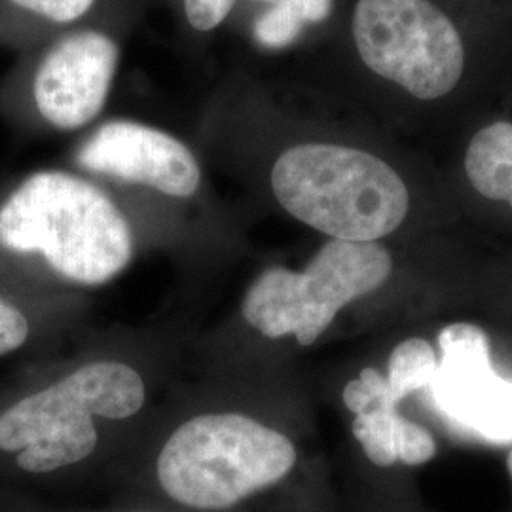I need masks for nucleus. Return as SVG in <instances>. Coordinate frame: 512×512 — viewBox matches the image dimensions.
<instances>
[{
	"instance_id": "nucleus-5",
	"label": "nucleus",
	"mask_w": 512,
	"mask_h": 512,
	"mask_svg": "<svg viewBox=\"0 0 512 512\" xmlns=\"http://www.w3.org/2000/svg\"><path fill=\"white\" fill-rule=\"evenodd\" d=\"M141 374L124 363L80 366L65 380L21 399L0 416V450L19 452L27 473H50L92 456L93 418L126 420L145 404Z\"/></svg>"
},
{
	"instance_id": "nucleus-9",
	"label": "nucleus",
	"mask_w": 512,
	"mask_h": 512,
	"mask_svg": "<svg viewBox=\"0 0 512 512\" xmlns=\"http://www.w3.org/2000/svg\"><path fill=\"white\" fill-rule=\"evenodd\" d=\"M118 44L101 31H80L59 40L35 76L38 110L59 129L84 128L99 116L109 97Z\"/></svg>"
},
{
	"instance_id": "nucleus-12",
	"label": "nucleus",
	"mask_w": 512,
	"mask_h": 512,
	"mask_svg": "<svg viewBox=\"0 0 512 512\" xmlns=\"http://www.w3.org/2000/svg\"><path fill=\"white\" fill-rule=\"evenodd\" d=\"M437 353L423 338H408L393 349L387 363V393L397 404L421 387H429L437 370Z\"/></svg>"
},
{
	"instance_id": "nucleus-11",
	"label": "nucleus",
	"mask_w": 512,
	"mask_h": 512,
	"mask_svg": "<svg viewBox=\"0 0 512 512\" xmlns=\"http://www.w3.org/2000/svg\"><path fill=\"white\" fill-rule=\"evenodd\" d=\"M463 171L476 194L512 209V118L495 116L471 135Z\"/></svg>"
},
{
	"instance_id": "nucleus-2",
	"label": "nucleus",
	"mask_w": 512,
	"mask_h": 512,
	"mask_svg": "<svg viewBox=\"0 0 512 512\" xmlns=\"http://www.w3.org/2000/svg\"><path fill=\"white\" fill-rule=\"evenodd\" d=\"M277 203L313 230L342 241H380L410 213L403 175L376 152L332 141L285 148L272 167Z\"/></svg>"
},
{
	"instance_id": "nucleus-10",
	"label": "nucleus",
	"mask_w": 512,
	"mask_h": 512,
	"mask_svg": "<svg viewBox=\"0 0 512 512\" xmlns=\"http://www.w3.org/2000/svg\"><path fill=\"white\" fill-rule=\"evenodd\" d=\"M359 380L372 395V403L353 420V435L366 458L378 467H391L397 461L423 465L433 458L437 446L431 433L399 414L397 404L389 399L384 376L368 366L361 370Z\"/></svg>"
},
{
	"instance_id": "nucleus-13",
	"label": "nucleus",
	"mask_w": 512,
	"mask_h": 512,
	"mask_svg": "<svg viewBox=\"0 0 512 512\" xmlns=\"http://www.w3.org/2000/svg\"><path fill=\"white\" fill-rule=\"evenodd\" d=\"M308 25L300 0H275L260 14L253 27L255 40L268 50H281L294 44Z\"/></svg>"
},
{
	"instance_id": "nucleus-18",
	"label": "nucleus",
	"mask_w": 512,
	"mask_h": 512,
	"mask_svg": "<svg viewBox=\"0 0 512 512\" xmlns=\"http://www.w3.org/2000/svg\"><path fill=\"white\" fill-rule=\"evenodd\" d=\"M507 467H509V473H511L512 476V452L511 456H509V459H507Z\"/></svg>"
},
{
	"instance_id": "nucleus-17",
	"label": "nucleus",
	"mask_w": 512,
	"mask_h": 512,
	"mask_svg": "<svg viewBox=\"0 0 512 512\" xmlns=\"http://www.w3.org/2000/svg\"><path fill=\"white\" fill-rule=\"evenodd\" d=\"M308 23H321L330 18L334 0H300Z\"/></svg>"
},
{
	"instance_id": "nucleus-15",
	"label": "nucleus",
	"mask_w": 512,
	"mask_h": 512,
	"mask_svg": "<svg viewBox=\"0 0 512 512\" xmlns=\"http://www.w3.org/2000/svg\"><path fill=\"white\" fill-rule=\"evenodd\" d=\"M184 14L196 31H213L230 16L238 0H183Z\"/></svg>"
},
{
	"instance_id": "nucleus-8",
	"label": "nucleus",
	"mask_w": 512,
	"mask_h": 512,
	"mask_svg": "<svg viewBox=\"0 0 512 512\" xmlns=\"http://www.w3.org/2000/svg\"><path fill=\"white\" fill-rule=\"evenodd\" d=\"M80 167L171 198H192L202 169L190 148L162 129L131 120L107 122L78 150Z\"/></svg>"
},
{
	"instance_id": "nucleus-1",
	"label": "nucleus",
	"mask_w": 512,
	"mask_h": 512,
	"mask_svg": "<svg viewBox=\"0 0 512 512\" xmlns=\"http://www.w3.org/2000/svg\"><path fill=\"white\" fill-rule=\"evenodd\" d=\"M349 38L366 73L404 105H450L475 73V42L446 0H357Z\"/></svg>"
},
{
	"instance_id": "nucleus-3",
	"label": "nucleus",
	"mask_w": 512,
	"mask_h": 512,
	"mask_svg": "<svg viewBox=\"0 0 512 512\" xmlns=\"http://www.w3.org/2000/svg\"><path fill=\"white\" fill-rule=\"evenodd\" d=\"M0 245L42 253L57 274L103 285L133 256L128 219L109 196L80 177L40 171L0 209Z\"/></svg>"
},
{
	"instance_id": "nucleus-6",
	"label": "nucleus",
	"mask_w": 512,
	"mask_h": 512,
	"mask_svg": "<svg viewBox=\"0 0 512 512\" xmlns=\"http://www.w3.org/2000/svg\"><path fill=\"white\" fill-rule=\"evenodd\" d=\"M393 270L389 251L378 241L329 239L304 272L270 268L243 300L245 321L268 338L293 334L311 346L349 302L374 293Z\"/></svg>"
},
{
	"instance_id": "nucleus-19",
	"label": "nucleus",
	"mask_w": 512,
	"mask_h": 512,
	"mask_svg": "<svg viewBox=\"0 0 512 512\" xmlns=\"http://www.w3.org/2000/svg\"><path fill=\"white\" fill-rule=\"evenodd\" d=\"M260 2H270V4H272V2H275V0H260Z\"/></svg>"
},
{
	"instance_id": "nucleus-4",
	"label": "nucleus",
	"mask_w": 512,
	"mask_h": 512,
	"mask_svg": "<svg viewBox=\"0 0 512 512\" xmlns=\"http://www.w3.org/2000/svg\"><path fill=\"white\" fill-rule=\"evenodd\" d=\"M296 448L283 433L236 412L203 414L165 442L158 480L165 494L200 511H224L291 473Z\"/></svg>"
},
{
	"instance_id": "nucleus-16",
	"label": "nucleus",
	"mask_w": 512,
	"mask_h": 512,
	"mask_svg": "<svg viewBox=\"0 0 512 512\" xmlns=\"http://www.w3.org/2000/svg\"><path fill=\"white\" fill-rule=\"evenodd\" d=\"M29 336V323L21 311L0 298V355L21 348Z\"/></svg>"
},
{
	"instance_id": "nucleus-14",
	"label": "nucleus",
	"mask_w": 512,
	"mask_h": 512,
	"mask_svg": "<svg viewBox=\"0 0 512 512\" xmlns=\"http://www.w3.org/2000/svg\"><path fill=\"white\" fill-rule=\"evenodd\" d=\"M19 8L29 10L54 23H73L92 10L95 0H10Z\"/></svg>"
},
{
	"instance_id": "nucleus-7",
	"label": "nucleus",
	"mask_w": 512,
	"mask_h": 512,
	"mask_svg": "<svg viewBox=\"0 0 512 512\" xmlns=\"http://www.w3.org/2000/svg\"><path fill=\"white\" fill-rule=\"evenodd\" d=\"M439 348L429 387L440 412L476 439L512 442V382L495 372L488 334L452 323L440 330Z\"/></svg>"
}]
</instances>
